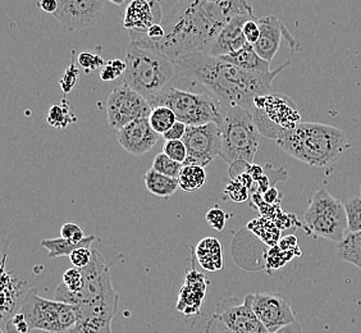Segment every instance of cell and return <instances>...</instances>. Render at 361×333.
Here are the masks:
<instances>
[{
    "mask_svg": "<svg viewBox=\"0 0 361 333\" xmlns=\"http://www.w3.org/2000/svg\"><path fill=\"white\" fill-rule=\"evenodd\" d=\"M240 14H254L247 0H180L161 22V39L133 42L172 61L195 53H209L224 26Z\"/></svg>",
    "mask_w": 361,
    "mask_h": 333,
    "instance_id": "cell-1",
    "label": "cell"
},
{
    "mask_svg": "<svg viewBox=\"0 0 361 333\" xmlns=\"http://www.w3.org/2000/svg\"><path fill=\"white\" fill-rule=\"evenodd\" d=\"M174 62L177 64L176 81L200 83L223 104L241 105L250 111L255 97L269 94L274 78L291 63L288 59L274 71L252 72L209 53H195Z\"/></svg>",
    "mask_w": 361,
    "mask_h": 333,
    "instance_id": "cell-2",
    "label": "cell"
},
{
    "mask_svg": "<svg viewBox=\"0 0 361 333\" xmlns=\"http://www.w3.org/2000/svg\"><path fill=\"white\" fill-rule=\"evenodd\" d=\"M276 143L292 158L318 168L334 164L351 147L346 132L317 122H300Z\"/></svg>",
    "mask_w": 361,
    "mask_h": 333,
    "instance_id": "cell-3",
    "label": "cell"
},
{
    "mask_svg": "<svg viewBox=\"0 0 361 333\" xmlns=\"http://www.w3.org/2000/svg\"><path fill=\"white\" fill-rule=\"evenodd\" d=\"M125 83L150 102L160 91L173 85L177 64L153 49L142 48L131 42L126 49Z\"/></svg>",
    "mask_w": 361,
    "mask_h": 333,
    "instance_id": "cell-4",
    "label": "cell"
},
{
    "mask_svg": "<svg viewBox=\"0 0 361 333\" xmlns=\"http://www.w3.org/2000/svg\"><path fill=\"white\" fill-rule=\"evenodd\" d=\"M222 135L221 158L232 164L236 160L254 163L259 149V136L252 111L241 105L223 104L222 116L218 122Z\"/></svg>",
    "mask_w": 361,
    "mask_h": 333,
    "instance_id": "cell-5",
    "label": "cell"
},
{
    "mask_svg": "<svg viewBox=\"0 0 361 333\" xmlns=\"http://www.w3.org/2000/svg\"><path fill=\"white\" fill-rule=\"evenodd\" d=\"M149 104L152 108L166 105L174 111L177 121L188 126H199L216 122L222 116L223 103L210 92H191L169 85L154 97Z\"/></svg>",
    "mask_w": 361,
    "mask_h": 333,
    "instance_id": "cell-6",
    "label": "cell"
},
{
    "mask_svg": "<svg viewBox=\"0 0 361 333\" xmlns=\"http://www.w3.org/2000/svg\"><path fill=\"white\" fill-rule=\"evenodd\" d=\"M304 222L313 236L332 243H341L348 234L345 202L329 194L326 188H320L314 193L304 214Z\"/></svg>",
    "mask_w": 361,
    "mask_h": 333,
    "instance_id": "cell-7",
    "label": "cell"
},
{
    "mask_svg": "<svg viewBox=\"0 0 361 333\" xmlns=\"http://www.w3.org/2000/svg\"><path fill=\"white\" fill-rule=\"evenodd\" d=\"M18 310L25 315L31 331L67 333L77 322L75 306L56 298H42L37 289H31L25 293Z\"/></svg>",
    "mask_w": 361,
    "mask_h": 333,
    "instance_id": "cell-8",
    "label": "cell"
},
{
    "mask_svg": "<svg viewBox=\"0 0 361 333\" xmlns=\"http://www.w3.org/2000/svg\"><path fill=\"white\" fill-rule=\"evenodd\" d=\"M251 111L259 131L269 139H279L300 123L298 107L288 97L267 94L255 97Z\"/></svg>",
    "mask_w": 361,
    "mask_h": 333,
    "instance_id": "cell-9",
    "label": "cell"
},
{
    "mask_svg": "<svg viewBox=\"0 0 361 333\" xmlns=\"http://www.w3.org/2000/svg\"><path fill=\"white\" fill-rule=\"evenodd\" d=\"M118 300V293L111 289L97 298L73 305L77 322L67 333H111Z\"/></svg>",
    "mask_w": 361,
    "mask_h": 333,
    "instance_id": "cell-10",
    "label": "cell"
},
{
    "mask_svg": "<svg viewBox=\"0 0 361 333\" xmlns=\"http://www.w3.org/2000/svg\"><path fill=\"white\" fill-rule=\"evenodd\" d=\"M105 108L108 123L117 131L136 119H149L152 111L146 97L126 83L113 89Z\"/></svg>",
    "mask_w": 361,
    "mask_h": 333,
    "instance_id": "cell-11",
    "label": "cell"
},
{
    "mask_svg": "<svg viewBox=\"0 0 361 333\" xmlns=\"http://www.w3.org/2000/svg\"><path fill=\"white\" fill-rule=\"evenodd\" d=\"M183 143L188 147L185 166H208L222 152L221 128L216 122L188 126Z\"/></svg>",
    "mask_w": 361,
    "mask_h": 333,
    "instance_id": "cell-12",
    "label": "cell"
},
{
    "mask_svg": "<svg viewBox=\"0 0 361 333\" xmlns=\"http://www.w3.org/2000/svg\"><path fill=\"white\" fill-rule=\"evenodd\" d=\"M250 298L254 312L268 332H277L298 322L291 301L285 295L278 292H257L250 293Z\"/></svg>",
    "mask_w": 361,
    "mask_h": 333,
    "instance_id": "cell-13",
    "label": "cell"
},
{
    "mask_svg": "<svg viewBox=\"0 0 361 333\" xmlns=\"http://www.w3.org/2000/svg\"><path fill=\"white\" fill-rule=\"evenodd\" d=\"M213 318L221 320L232 333H268L251 305L250 293L243 303L238 298H223L216 306Z\"/></svg>",
    "mask_w": 361,
    "mask_h": 333,
    "instance_id": "cell-14",
    "label": "cell"
},
{
    "mask_svg": "<svg viewBox=\"0 0 361 333\" xmlns=\"http://www.w3.org/2000/svg\"><path fill=\"white\" fill-rule=\"evenodd\" d=\"M59 7L53 14L68 31H77L95 25L103 14L105 0H58Z\"/></svg>",
    "mask_w": 361,
    "mask_h": 333,
    "instance_id": "cell-15",
    "label": "cell"
},
{
    "mask_svg": "<svg viewBox=\"0 0 361 333\" xmlns=\"http://www.w3.org/2000/svg\"><path fill=\"white\" fill-rule=\"evenodd\" d=\"M257 23L260 28V37L254 45V48L257 50V54L264 58L265 61H273L281 45L282 36L287 39L292 52H296L299 48V42L290 34L283 22L276 16H265L262 18H257Z\"/></svg>",
    "mask_w": 361,
    "mask_h": 333,
    "instance_id": "cell-16",
    "label": "cell"
},
{
    "mask_svg": "<svg viewBox=\"0 0 361 333\" xmlns=\"http://www.w3.org/2000/svg\"><path fill=\"white\" fill-rule=\"evenodd\" d=\"M159 136L149 123V119H136L117 132L119 145L136 157L149 153L157 145Z\"/></svg>",
    "mask_w": 361,
    "mask_h": 333,
    "instance_id": "cell-17",
    "label": "cell"
},
{
    "mask_svg": "<svg viewBox=\"0 0 361 333\" xmlns=\"http://www.w3.org/2000/svg\"><path fill=\"white\" fill-rule=\"evenodd\" d=\"M209 281L195 268H188L183 286L178 293L176 309L186 317L200 315L202 303L207 296Z\"/></svg>",
    "mask_w": 361,
    "mask_h": 333,
    "instance_id": "cell-18",
    "label": "cell"
},
{
    "mask_svg": "<svg viewBox=\"0 0 361 333\" xmlns=\"http://www.w3.org/2000/svg\"><path fill=\"white\" fill-rule=\"evenodd\" d=\"M121 11L123 28L128 32H146L153 25L163 21V14L152 0H128Z\"/></svg>",
    "mask_w": 361,
    "mask_h": 333,
    "instance_id": "cell-19",
    "label": "cell"
},
{
    "mask_svg": "<svg viewBox=\"0 0 361 333\" xmlns=\"http://www.w3.org/2000/svg\"><path fill=\"white\" fill-rule=\"evenodd\" d=\"M254 17V14H240L232 18L216 36L209 54L214 56H227L245 47L247 42L243 35V26Z\"/></svg>",
    "mask_w": 361,
    "mask_h": 333,
    "instance_id": "cell-20",
    "label": "cell"
},
{
    "mask_svg": "<svg viewBox=\"0 0 361 333\" xmlns=\"http://www.w3.org/2000/svg\"><path fill=\"white\" fill-rule=\"evenodd\" d=\"M22 285L23 282L17 281L16 278L12 277V274H7L6 272V258L3 262V292H1V317H3V323L6 325L12 315L16 314V309L21 305L23 293H22Z\"/></svg>",
    "mask_w": 361,
    "mask_h": 333,
    "instance_id": "cell-21",
    "label": "cell"
},
{
    "mask_svg": "<svg viewBox=\"0 0 361 333\" xmlns=\"http://www.w3.org/2000/svg\"><path fill=\"white\" fill-rule=\"evenodd\" d=\"M195 258L202 270L218 272L223 268L222 243L216 237H205L196 246H192Z\"/></svg>",
    "mask_w": 361,
    "mask_h": 333,
    "instance_id": "cell-22",
    "label": "cell"
},
{
    "mask_svg": "<svg viewBox=\"0 0 361 333\" xmlns=\"http://www.w3.org/2000/svg\"><path fill=\"white\" fill-rule=\"evenodd\" d=\"M221 58L243 68V70L252 71V72H269L271 71V62L265 61L264 58L259 56L254 45H251L249 42L236 52L227 54V56H221Z\"/></svg>",
    "mask_w": 361,
    "mask_h": 333,
    "instance_id": "cell-23",
    "label": "cell"
},
{
    "mask_svg": "<svg viewBox=\"0 0 361 333\" xmlns=\"http://www.w3.org/2000/svg\"><path fill=\"white\" fill-rule=\"evenodd\" d=\"M144 183H145L146 188L150 194L158 196V198H163V199L171 198L180 188L178 178L171 177L167 174H160L158 171H155L154 168H150L144 174Z\"/></svg>",
    "mask_w": 361,
    "mask_h": 333,
    "instance_id": "cell-24",
    "label": "cell"
},
{
    "mask_svg": "<svg viewBox=\"0 0 361 333\" xmlns=\"http://www.w3.org/2000/svg\"><path fill=\"white\" fill-rule=\"evenodd\" d=\"M95 241V236L85 237L84 241L75 243L68 238H44L42 240V246L48 251L49 259H56L61 257H70L71 254L80 248H90L91 243Z\"/></svg>",
    "mask_w": 361,
    "mask_h": 333,
    "instance_id": "cell-25",
    "label": "cell"
},
{
    "mask_svg": "<svg viewBox=\"0 0 361 333\" xmlns=\"http://www.w3.org/2000/svg\"><path fill=\"white\" fill-rule=\"evenodd\" d=\"M337 254L342 262L353 264L361 271V231L348 232L345 238L338 243Z\"/></svg>",
    "mask_w": 361,
    "mask_h": 333,
    "instance_id": "cell-26",
    "label": "cell"
},
{
    "mask_svg": "<svg viewBox=\"0 0 361 333\" xmlns=\"http://www.w3.org/2000/svg\"><path fill=\"white\" fill-rule=\"evenodd\" d=\"M207 180H208V174L205 171V166H191V164L185 166L183 164V168L178 176L180 188L186 193H195V191L204 188Z\"/></svg>",
    "mask_w": 361,
    "mask_h": 333,
    "instance_id": "cell-27",
    "label": "cell"
},
{
    "mask_svg": "<svg viewBox=\"0 0 361 333\" xmlns=\"http://www.w3.org/2000/svg\"><path fill=\"white\" fill-rule=\"evenodd\" d=\"M76 121V114L72 111L70 102L66 99H63L59 104L51 105L47 116L48 125L58 130H64Z\"/></svg>",
    "mask_w": 361,
    "mask_h": 333,
    "instance_id": "cell-28",
    "label": "cell"
},
{
    "mask_svg": "<svg viewBox=\"0 0 361 333\" xmlns=\"http://www.w3.org/2000/svg\"><path fill=\"white\" fill-rule=\"evenodd\" d=\"M177 122L174 111L166 105H158L152 108L149 114V123L153 127L154 131L163 135Z\"/></svg>",
    "mask_w": 361,
    "mask_h": 333,
    "instance_id": "cell-29",
    "label": "cell"
},
{
    "mask_svg": "<svg viewBox=\"0 0 361 333\" xmlns=\"http://www.w3.org/2000/svg\"><path fill=\"white\" fill-rule=\"evenodd\" d=\"M155 171H158L160 174H167V176H171V177H176V178H178V176H180V171H182V168H183V164L182 163H178V162H176V160L172 159V158H169L167 154L161 153L158 154L153 160V166Z\"/></svg>",
    "mask_w": 361,
    "mask_h": 333,
    "instance_id": "cell-30",
    "label": "cell"
},
{
    "mask_svg": "<svg viewBox=\"0 0 361 333\" xmlns=\"http://www.w3.org/2000/svg\"><path fill=\"white\" fill-rule=\"evenodd\" d=\"M348 232L361 231V198H350L345 202Z\"/></svg>",
    "mask_w": 361,
    "mask_h": 333,
    "instance_id": "cell-31",
    "label": "cell"
},
{
    "mask_svg": "<svg viewBox=\"0 0 361 333\" xmlns=\"http://www.w3.org/2000/svg\"><path fill=\"white\" fill-rule=\"evenodd\" d=\"M127 64L122 59H111L105 63L104 67L100 70V80L103 83L116 81L121 76H125Z\"/></svg>",
    "mask_w": 361,
    "mask_h": 333,
    "instance_id": "cell-32",
    "label": "cell"
},
{
    "mask_svg": "<svg viewBox=\"0 0 361 333\" xmlns=\"http://www.w3.org/2000/svg\"><path fill=\"white\" fill-rule=\"evenodd\" d=\"M77 63L80 64V67L84 70L86 75H90L94 71L102 70L106 62L99 53L82 52L77 56Z\"/></svg>",
    "mask_w": 361,
    "mask_h": 333,
    "instance_id": "cell-33",
    "label": "cell"
},
{
    "mask_svg": "<svg viewBox=\"0 0 361 333\" xmlns=\"http://www.w3.org/2000/svg\"><path fill=\"white\" fill-rule=\"evenodd\" d=\"M204 333H232L229 331L227 327L223 325L221 320H216V318H210L207 322V326H205V331ZM269 333V332H268ZM274 333H304L302 332V328L300 326L299 322L296 323H292L290 326L285 327L282 329H279L277 332Z\"/></svg>",
    "mask_w": 361,
    "mask_h": 333,
    "instance_id": "cell-34",
    "label": "cell"
},
{
    "mask_svg": "<svg viewBox=\"0 0 361 333\" xmlns=\"http://www.w3.org/2000/svg\"><path fill=\"white\" fill-rule=\"evenodd\" d=\"M62 284L71 293H78L84 287V276L80 268H70L63 273Z\"/></svg>",
    "mask_w": 361,
    "mask_h": 333,
    "instance_id": "cell-35",
    "label": "cell"
},
{
    "mask_svg": "<svg viewBox=\"0 0 361 333\" xmlns=\"http://www.w3.org/2000/svg\"><path fill=\"white\" fill-rule=\"evenodd\" d=\"M163 153L167 154L169 158L183 164L188 158V147L183 140H171L166 141V144L163 145Z\"/></svg>",
    "mask_w": 361,
    "mask_h": 333,
    "instance_id": "cell-36",
    "label": "cell"
},
{
    "mask_svg": "<svg viewBox=\"0 0 361 333\" xmlns=\"http://www.w3.org/2000/svg\"><path fill=\"white\" fill-rule=\"evenodd\" d=\"M250 190L240 181L232 180L224 188V198L235 202H245L249 199Z\"/></svg>",
    "mask_w": 361,
    "mask_h": 333,
    "instance_id": "cell-37",
    "label": "cell"
},
{
    "mask_svg": "<svg viewBox=\"0 0 361 333\" xmlns=\"http://www.w3.org/2000/svg\"><path fill=\"white\" fill-rule=\"evenodd\" d=\"M205 219L212 229H216L218 232H222L223 229H226L228 214L219 207H214L207 213Z\"/></svg>",
    "mask_w": 361,
    "mask_h": 333,
    "instance_id": "cell-38",
    "label": "cell"
},
{
    "mask_svg": "<svg viewBox=\"0 0 361 333\" xmlns=\"http://www.w3.org/2000/svg\"><path fill=\"white\" fill-rule=\"evenodd\" d=\"M3 328L8 333H28L31 331L27 320H26L25 315L20 310L6 322V325H4Z\"/></svg>",
    "mask_w": 361,
    "mask_h": 333,
    "instance_id": "cell-39",
    "label": "cell"
},
{
    "mask_svg": "<svg viewBox=\"0 0 361 333\" xmlns=\"http://www.w3.org/2000/svg\"><path fill=\"white\" fill-rule=\"evenodd\" d=\"M78 77H80V70L77 68L75 63H71L70 67L66 70L61 81H59L61 89H62L64 94H70L71 91L75 89L77 81H78Z\"/></svg>",
    "mask_w": 361,
    "mask_h": 333,
    "instance_id": "cell-40",
    "label": "cell"
},
{
    "mask_svg": "<svg viewBox=\"0 0 361 333\" xmlns=\"http://www.w3.org/2000/svg\"><path fill=\"white\" fill-rule=\"evenodd\" d=\"M92 259V250L90 248H80L76 249L70 255L71 263L73 267L82 270L90 264Z\"/></svg>",
    "mask_w": 361,
    "mask_h": 333,
    "instance_id": "cell-41",
    "label": "cell"
},
{
    "mask_svg": "<svg viewBox=\"0 0 361 333\" xmlns=\"http://www.w3.org/2000/svg\"><path fill=\"white\" fill-rule=\"evenodd\" d=\"M61 237L68 238L75 243H81L86 236L84 229H81L76 223H64L61 229Z\"/></svg>",
    "mask_w": 361,
    "mask_h": 333,
    "instance_id": "cell-42",
    "label": "cell"
},
{
    "mask_svg": "<svg viewBox=\"0 0 361 333\" xmlns=\"http://www.w3.org/2000/svg\"><path fill=\"white\" fill-rule=\"evenodd\" d=\"M243 35L246 37V42L251 44V45L257 44L259 37H260V28H259V23H257L255 17L245 23Z\"/></svg>",
    "mask_w": 361,
    "mask_h": 333,
    "instance_id": "cell-43",
    "label": "cell"
},
{
    "mask_svg": "<svg viewBox=\"0 0 361 333\" xmlns=\"http://www.w3.org/2000/svg\"><path fill=\"white\" fill-rule=\"evenodd\" d=\"M186 131H188V125L183 123V122H180V121H177V122H176L166 133H163L161 136H163V139L166 140V141H171V140H183L185 135H186Z\"/></svg>",
    "mask_w": 361,
    "mask_h": 333,
    "instance_id": "cell-44",
    "label": "cell"
},
{
    "mask_svg": "<svg viewBox=\"0 0 361 333\" xmlns=\"http://www.w3.org/2000/svg\"><path fill=\"white\" fill-rule=\"evenodd\" d=\"M250 166L251 163L246 162V160H236L232 164H229V177H231V180H237L241 174L249 172Z\"/></svg>",
    "mask_w": 361,
    "mask_h": 333,
    "instance_id": "cell-45",
    "label": "cell"
},
{
    "mask_svg": "<svg viewBox=\"0 0 361 333\" xmlns=\"http://www.w3.org/2000/svg\"><path fill=\"white\" fill-rule=\"evenodd\" d=\"M152 1H153L157 7L159 8L160 12L163 14V21H164L168 16L171 14V12L173 11L174 8L178 6L180 0H152Z\"/></svg>",
    "mask_w": 361,
    "mask_h": 333,
    "instance_id": "cell-46",
    "label": "cell"
},
{
    "mask_svg": "<svg viewBox=\"0 0 361 333\" xmlns=\"http://www.w3.org/2000/svg\"><path fill=\"white\" fill-rule=\"evenodd\" d=\"M36 6L44 13L54 14L58 11L59 3L58 0H37Z\"/></svg>",
    "mask_w": 361,
    "mask_h": 333,
    "instance_id": "cell-47",
    "label": "cell"
},
{
    "mask_svg": "<svg viewBox=\"0 0 361 333\" xmlns=\"http://www.w3.org/2000/svg\"><path fill=\"white\" fill-rule=\"evenodd\" d=\"M263 199L267 204H276L278 199H279V193H278L277 188H269L265 191L263 195Z\"/></svg>",
    "mask_w": 361,
    "mask_h": 333,
    "instance_id": "cell-48",
    "label": "cell"
},
{
    "mask_svg": "<svg viewBox=\"0 0 361 333\" xmlns=\"http://www.w3.org/2000/svg\"><path fill=\"white\" fill-rule=\"evenodd\" d=\"M249 174L252 176V178L257 182L260 177L264 176V171L262 166H257V164H251L250 169H249Z\"/></svg>",
    "mask_w": 361,
    "mask_h": 333,
    "instance_id": "cell-49",
    "label": "cell"
},
{
    "mask_svg": "<svg viewBox=\"0 0 361 333\" xmlns=\"http://www.w3.org/2000/svg\"><path fill=\"white\" fill-rule=\"evenodd\" d=\"M109 3L111 4H114V6H117V7L122 8L125 7L126 4H127V0H108Z\"/></svg>",
    "mask_w": 361,
    "mask_h": 333,
    "instance_id": "cell-50",
    "label": "cell"
},
{
    "mask_svg": "<svg viewBox=\"0 0 361 333\" xmlns=\"http://www.w3.org/2000/svg\"><path fill=\"white\" fill-rule=\"evenodd\" d=\"M360 198H361V185H360Z\"/></svg>",
    "mask_w": 361,
    "mask_h": 333,
    "instance_id": "cell-51",
    "label": "cell"
}]
</instances>
